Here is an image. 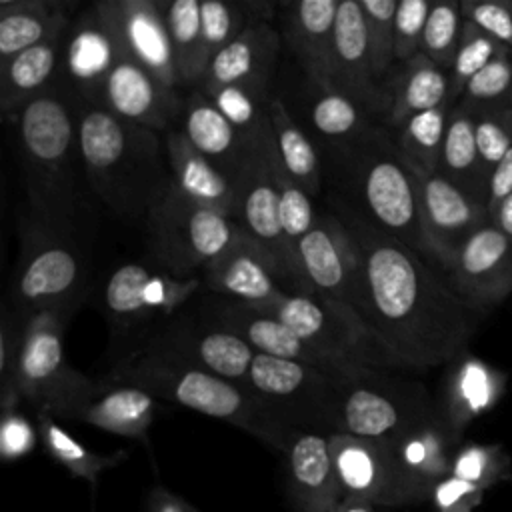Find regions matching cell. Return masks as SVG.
<instances>
[{"mask_svg": "<svg viewBox=\"0 0 512 512\" xmlns=\"http://www.w3.org/2000/svg\"><path fill=\"white\" fill-rule=\"evenodd\" d=\"M344 224L360 254L352 308L388 368L430 370L464 352L480 314L452 290L444 274L366 218L348 216Z\"/></svg>", "mask_w": 512, "mask_h": 512, "instance_id": "obj_1", "label": "cell"}, {"mask_svg": "<svg viewBox=\"0 0 512 512\" xmlns=\"http://www.w3.org/2000/svg\"><path fill=\"white\" fill-rule=\"evenodd\" d=\"M18 168L28 198V216L48 228L74 234L78 214L76 156L78 102L56 80L44 94L14 114Z\"/></svg>", "mask_w": 512, "mask_h": 512, "instance_id": "obj_2", "label": "cell"}, {"mask_svg": "<svg viewBox=\"0 0 512 512\" xmlns=\"http://www.w3.org/2000/svg\"><path fill=\"white\" fill-rule=\"evenodd\" d=\"M78 146L88 184L120 218H146L172 180L160 132L122 120L102 106H78Z\"/></svg>", "mask_w": 512, "mask_h": 512, "instance_id": "obj_3", "label": "cell"}, {"mask_svg": "<svg viewBox=\"0 0 512 512\" xmlns=\"http://www.w3.org/2000/svg\"><path fill=\"white\" fill-rule=\"evenodd\" d=\"M100 386H136L154 398L176 402L204 416L238 426L268 446L286 452L296 430L280 422L244 386L202 368L142 348L112 366Z\"/></svg>", "mask_w": 512, "mask_h": 512, "instance_id": "obj_4", "label": "cell"}, {"mask_svg": "<svg viewBox=\"0 0 512 512\" xmlns=\"http://www.w3.org/2000/svg\"><path fill=\"white\" fill-rule=\"evenodd\" d=\"M202 286L200 276H174L142 262L118 266L102 290L110 330V368L142 350Z\"/></svg>", "mask_w": 512, "mask_h": 512, "instance_id": "obj_5", "label": "cell"}, {"mask_svg": "<svg viewBox=\"0 0 512 512\" xmlns=\"http://www.w3.org/2000/svg\"><path fill=\"white\" fill-rule=\"evenodd\" d=\"M86 260L74 234L48 228L30 216L20 224L10 310L26 322L40 312L72 318L86 294Z\"/></svg>", "mask_w": 512, "mask_h": 512, "instance_id": "obj_6", "label": "cell"}, {"mask_svg": "<svg viewBox=\"0 0 512 512\" xmlns=\"http://www.w3.org/2000/svg\"><path fill=\"white\" fill-rule=\"evenodd\" d=\"M352 146L354 184L374 228L424 256L418 176L400 156L396 142L366 128Z\"/></svg>", "mask_w": 512, "mask_h": 512, "instance_id": "obj_7", "label": "cell"}, {"mask_svg": "<svg viewBox=\"0 0 512 512\" xmlns=\"http://www.w3.org/2000/svg\"><path fill=\"white\" fill-rule=\"evenodd\" d=\"M144 220L150 258L174 276L204 270L244 232L234 220L188 198L172 180L160 190Z\"/></svg>", "mask_w": 512, "mask_h": 512, "instance_id": "obj_8", "label": "cell"}, {"mask_svg": "<svg viewBox=\"0 0 512 512\" xmlns=\"http://www.w3.org/2000/svg\"><path fill=\"white\" fill-rule=\"evenodd\" d=\"M68 320L56 312H40L26 320L16 390L36 412L76 420L78 412L100 392V384L68 362L64 350Z\"/></svg>", "mask_w": 512, "mask_h": 512, "instance_id": "obj_9", "label": "cell"}, {"mask_svg": "<svg viewBox=\"0 0 512 512\" xmlns=\"http://www.w3.org/2000/svg\"><path fill=\"white\" fill-rule=\"evenodd\" d=\"M346 382L304 362L256 354L244 388L288 428L300 432H338Z\"/></svg>", "mask_w": 512, "mask_h": 512, "instance_id": "obj_10", "label": "cell"}, {"mask_svg": "<svg viewBox=\"0 0 512 512\" xmlns=\"http://www.w3.org/2000/svg\"><path fill=\"white\" fill-rule=\"evenodd\" d=\"M436 412V402L422 384L386 370H368L346 382L336 434L394 442Z\"/></svg>", "mask_w": 512, "mask_h": 512, "instance_id": "obj_11", "label": "cell"}, {"mask_svg": "<svg viewBox=\"0 0 512 512\" xmlns=\"http://www.w3.org/2000/svg\"><path fill=\"white\" fill-rule=\"evenodd\" d=\"M254 308L272 314L312 348L342 364L388 370L386 358L378 350L364 322L354 308L346 304L318 294L288 292L274 304Z\"/></svg>", "mask_w": 512, "mask_h": 512, "instance_id": "obj_12", "label": "cell"}, {"mask_svg": "<svg viewBox=\"0 0 512 512\" xmlns=\"http://www.w3.org/2000/svg\"><path fill=\"white\" fill-rule=\"evenodd\" d=\"M328 440L344 496L380 506H408L428 500V492L402 470L390 442L350 434H328Z\"/></svg>", "mask_w": 512, "mask_h": 512, "instance_id": "obj_13", "label": "cell"}, {"mask_svg": "<svg viewBox=\"0 0 512 512\" xmlns=\"http://www.w3.org/2000/svg\"><path fill=\"white\" fill-rule=\"evenodd\" d=\"M272 146V130L264 138L256 140L244 164L232 178L236 192V216L234 222L262 246H266L292 278L296 292L312 294L304 282L296 250L288 242L280 222L278 188L274 184L268 150Z\"/></svg>", "mask_w": 512, "mask_h": 512, "instance_id": "obj_14", "label": "cell"}, {"mask_svg": "<svg viewBox=\"0 0 512 512\" xmlns=\"http://www.w3.org/2000/svg\"><path fill=\"white\" fill-rule=\"evenodd\" d=\"M144 348L240 386H244L256 356L252 346L238 334L214 324L202 312L184 314L182 310Z\"/></svg>", "mask_w": 512, "mask_h": 512, "instance_id": "obj_15", "label": "cell"}, {"mask_svg": "<svg viewBox=\"0 0 512 512\" xmlns=\"http://www.w3.org/2000/svg\"><path fill=\"white\" fill-rule=\"evenodd\" d=\"M200 312L214 324L238 334L242 340H246L252 346L256 354L304 362L344 382H350L368 370H376V368H354L318 352L308 342H304L296 332H292L286 324H282L278 318L250 304H244L240 300H232L216 294L214 300L202 304Z\"/></svg>", "mask_w": 512, "mask_h": 512, "instance_id": "obj_16", "label": "cell"}, {"mask_svg": "<svg viewBox=\"0 0 512 512\" xmlns=\"http://www.w3.org/2000/svg\"><path fill=\"white\" fill-rule=\"evenodd\" d=\"M418 190L424 258L444 272L460 246L490 222L488 204L466 194L440 172L418 176Z\"/></svg>", "mask_w": 512, "mask_h": 512, "instance_id": "obj_17", "label": "cell"}, {"mask_svg": "<svg viewBox=\"0 0 512 512\" xmlns=\"http://www.w3.org/2000/svg\"><path fill=\"white\" fill-rule=\"evenodd\" d=\"M444 278L480 316L512 294V238L492 220L456 252Z\"/></svg>", "mask_w": 512, "mask_h": 512, "instance_id": "obj_18", "label": "cell"}, {"mask_svg": "<svg viewBox=\"0 0 512 512\" xmlns=\"http://www.w3.org/2000/svg\"><path fill=\"white\" fill-rule=\"evenodd\" d=\"M200 280L206 290L252 306H268L282 300L290 292L284 282L296 292L278 258L246 232L204 266Z\"/></svg>", "mask_w": 512, "mask_h": 512, "instance_id": "obj_19", "label": "cell"}, {"mask_svg": "<svg viewBox=\"0 0 512 512\" xmlns=\"http://www.w3.org/2000/svg\"><path fill=\"white\" fill-rule=\"evenodd\" d=\"M296 258L312 294L352 308L360 254L344 220L318 216L296 242Z\"/></svg>", "mask_w": 512, "mask_h": 512, "instance_id": "obj_20", "label": "cell"}, {"mask_svg": "<svg viewBox=\"0 0 512 512\" xmlns=\"http://www.w3.org/2000/svg\"><path fill=\"white\" fill-rule=\"evenodd\" d=\"M122 54L114 32L92 4L68 26L58 80L78 106H100L106 78Z\"/></svg>", "mask_w": 512, "mask_h": 512, "instance_id": "obj_21", "label": "cell"}, {"mask_svg": "<svg viewBox=\"0 0 512 512\" xmlns=\"http://www.w3.org/2000/svg\"><path fill=\"white\" fill-rule=\"evenodd\" d=\"M96 8L126 56L142 64L168 88H180L158 0H100Z\"/></svg>", "mask_w": 512, "mask_h": 512, "instance_id": "obj_22", "label": "cell"}, {"mask_svg": "<svg viewBox=\"0 0 512 512\" xmlns=\"http://www.w3.org/2000/svg\"><path fill=\"white\" fill-rule=\"evenodd\" d=\"M100 106L122 120L168 132L180 118L184 102L178 90L168 88L142 64L122 54L106 78Z\"/></svg>", "mask_w": 512, "mask_h": 512, "instance_id": "obj_23", "label": "cell"}, {"mask_svg": "<svg viewBox=\"0 0 512 512\" xmlns=\"http://www.w3.org/2000/svg\"><path fill=\"white\" fill-rule=\"evenodd\" d=\"M438 416L450 432L462 438V432L480 416L488 414L506 394V374L468 350L446 364Z\"/></svg>", "mask_w": 512, "mask_h": 512, "instance_id": "obj_24", "label": "cell"}, {"mask_svg": "<svg viewBox=\"0 0 512 512\" xmlns=\"http://www.w3.org/2000/svg\"><path fill=\"white\" fill-rule=\"evenodd\" d=\"M278 50L280 34L268 22L250 24L212 58L200 82V90L210 94L224 86H240L266 100V88L274 74Z\"/></svg>", "mask_w": 512, "mask_h": 512, "instance_id": "obj_25", "label": "cell"}, {"mask_svg": "<svg viewBox=\"0 0 512 512\" xmlns=\"http://www.w3.org/2000/svg\"><path fill=\"white\" fill-rule=\"evenodd\" d=\"M286 484L296 512H334L344 498L328 434L300 430L286 448Z\"/></svg>", "mask_w": 512, "mask_h": 512, "instance_id": "obj_26", "label": "cell"}, {"mask_svg": "<svg viewBox=\"0 0 512 512\" xmlns=\"http://www.w3.org/2000/svg\"><path fill=\"white\" fill-rule=\"evenodd\" d=\"M332 88L364 110L384 104L380 80L372 68L360 0H340L338 6L332 52Z\"/></svg>", "mask_w": 512, "mask_h": 512, "instance_id": "obj_27", "label": "cell"}, {"mask_svg": "<svg viewBox=\"0 0 512 512\" xmlns=\"http://www.w3.org/2000/svg\"><path fill=\"white\" fill-rule=\"evenodd\" d=\"M340 0H298L284 4V34L306 76L320 88H332L334 28Z\"/></svg>", "mask_w": 512, "mask_h": 512, "instance_id": "obj_28", "label": "cell"}, {"mask_svg": "<svg viewBox=\"0 0 512 512\" xmlns=\"http://www.w3.org/2000/svg\"><path fill=\"white\" fill-rule=\"evenodd\" d=\"M180 120L188 142L232 182L256 140H246L200 88L184 100Z\"/></svg>", "mask_w": 512, "mask_h": 512, "instance_id": "obj_29", "label": "cell"}, {"mask_svg": "<svg viewBox=\"0 0 512 512\" xmlns=\"http://www.w3.org/2000/svg\"><path fill=\"white\" fill-rule=\"evenodd\" d=\"M164 148L168 170L178 190L194 202L234 220L236 192L232 182L178 128L164 132Z\"/></svg>", "mask_w": 512, "mask_h": 512, "instance_id": "obj_30", "label": "cell"}, {"mask_svg": "<svg viewBox=\"0 0 512 512\" xmlns=\"http://www.w3.org/2000/svg\"><path fill=\"white\" fill-rule=\"evenodd\" d=\"M66 32L68 28L0 62V108L6 116L18 114L58 80Z\"/></svg>", "mask_w": 512, "mask_h": 512, "instance_id": "obj_31", "label": "cell"}, {"mask_svg": "<svg viewBox=\"0 0 512 512\" xmlns=\"http://www.w3.org/2000/svg\"><path fill=\"white\" fill-rule=\"evenodd\" d=\"M460 440L436 412L390 444L402 470L430 494V488L450 474Z\"/></svg>", "mask_w": 512, "mask_h": 512, "instance_id": "obj_32", "label": "cell"}, {"mask_svg": "<svg viewBox=\"0 0 512 512\" xmlns=\"http://www.w3.org/2000/svg\"><path fill=\"white\" fill-rule=\"evenodd\" d=\"M156 400L136 386H100V392L78 412L76 420L110 434L148 440L156 416Z\"/></svg>", "mask_w": 512, "mask_h": 512, "instance_id": "obj_33", "label": "cell"}, {"mask_svg": "<svg viewBox=\"0 0 512 512\" xmlns=\"http://www.w3.org/2000/svg\"><path fill=\"white\" fill-rule=\"evenodd\" d=\"M448 102L454 104L450 98V72L418 54L402 64L400 74H396L390 86L386 104L388 124L398 130L412 116Z\"/></svg>", "mask_w": 512, "mask_h": 512, "instance_id": "obj_34", "label": "cell"}, {"mask_svg": "<svg viewBox=\"0 0 512 512\" xmlns=\"http://www.w3.org/2000/svg\"><path fill=\"white\" fill-rule=\"evenodd\" d=\"M438 172L466 194L488 204L490 178L482 168L476 148L474 108L462 100L450 108Z\"/></svg>", "mask_w": 512, "mask_h": 512, "instance_id": "obj_35", "label": "cell"}, {"mask_svg": "<svg viewBox=\"0 0 512 512\" xmlns=\"http://www.w3.org/2000/svg\"><path fill=\"white\" fill-rule=\"evenodd\" d=\"M70 26L64 4L48 0L0 2V62L28 50Z\"/></svg>", "mask_w": 512, "mask_h": 512, "instance_id": "obj_36", "label": "cell"}, {"mask_svg": "<svg viewBox=\"0 0 512 512\" xmlns=\"http://www.w3.org/2000/svg\"><path fill=\"white\" fill-rule=\"evenodd\" d=\"M266 114L272 130L276 156L294 184H298L310 198L320 190V158L304 134V130L290 116L282 100H268Z\"/></svg>", "mask_w": 512, "mask_h": 512, "instance_id": "obj_37", "label": "cell"}, {"mask_svg": "<svg viewBox=\"0 0 512 512\" xmlns=\"http://www.w3.org/2000/svg\"><path fill=\"white\" fill-rule=\"evenodd\" d=\"M272 8L266 2H226L200 0V66L206 72L212 58L234 42L250 24L268 22L270 16L258 12ZM204 78V76H202Z\"/></svg>", "mask_w": 512, "mask_h": 512, "instance_id": "obj_38", "label": "cell"}, {"mask_svg": "<svg viewBox=\"0 0 512 512\" xmlns=\"http://www.w3.org/2000/svg\"><path fill=\"white\" fill-rule=\"evenodd\" d=\"M36 428L44 450L60 466H64L70 476L86 480L92 490H96L98 478L104 470L118 466L128 456L126 450H118L114 454H98L88 450L82 442L68 434L48 412H36Z\"/></svg>", "mask_w": 512, "mask_h": 512, "instance_id": "obj_39", "label": "cell"}, {"mask_svg": "<svg viewBox=\"0 0 512 512\" xmlns=\"http://www.w3.org/2000/svg\"><path fill=\"white\" fill-rule=\"evenodd\" d=\"M180 86H200V0H158Z\"/></svg>", "mask_w": 512, "mask_h": 512, "instance_id": "obj_40", "label": "cell"}, {"mask_svg": "<svg viewBox=\"0 0 512 512\" xmlns=\"http://www.w3.org/2000/svg\"><path fill=\"white\" fill-rule=\"evenodd\" d=\"M452 106L454 104L448 102L420 112L398 128L396 148L416 176H432L438 172Z\"/></svg>", "mask_w": 512, "mask_h": 512, "instance_id": "obj_41", "label": "cell"}, {"mask_svg": "<svg viewBox=\"0 0 512 512\" xmlns=\"http://www.w3.org/2000/svg\"><path fill=\"white\" fill-rule=\"evenodd\" d=\"M450 474L488 492L494 486L512 480V458L500 442H464L452 458Z\"/></svg>", "mask_w": 512, "mask_h": 512, "instance_id": "obj_42", "label": "cell"}, {"mask_svg": "<svg viewBox=\"0 0 512 512\" xmlns=\"http://www.w3.org/2000/svg\"><path fill=\"white\" fill-rule=\"evenodd\" d=\"M462 28H464L462 0L432 2L430 14L424 26V34H422L420 54H424L436 66L450 72L460 46Z\"/></svg>", "mask_w": 512, "mask_h": 512, "instance_id": "obj_43", "label": "cell"}, {"mask_svg": "<svg viewBox=\"0 0 512 512\" xmlns=\"http://www.w3.org/2000/svg\"><path fill=\"white\" fill-rule=\"evenodd\" d=\"M310 120L326 140L352 142L366 130L364 108L334 88L320 90L312 102Z\"/></svg>", "mask_w": 512, "mask_h": 512, "instance_id": "obj_44", "label": "cell"}, {"mask_svg": "<svg viewBox=\"0 0 512 512\" xmlns=\"http://www.w3.org/2000/svg\"><path fill=\"white\" fill-rule=\"evenodd\" d=\"M508 48L494 40L488 32L478 28L476 24L464 20L460 46L456 58L450 68V98L456 104L466 88V84L476 76L486 64H490L496 56L506 52Z\"/></svg>", "mask_w": 512, "mask_h": 512, "instance_id": "obj_45", "label": "cell"}, {"mask_svg": "<svg viewBox=\"0 0 512 512\" xmlns=\"http://www.w3.org/2000/svg\"><path fill=\"white\" fill-rule=\"evenodd\" d=\"M268 162H270V172L274 178V184L278 188V202H280V222L282 230L288 238V242L296 250V242L314 226L316 216L314 208L310 202V196L290 180L286 170L282 168L276 150H274V140L268 150Z\"/></svg>", "mask_w": 512, "mask_h": 512, "instance_id": "obj_46", "label": "cell"}, {"mask_svg": "<svg viewBox=\"0 0 512 512\" xmlns=\"http://www.w3.org/2000/svg\"><path fill=\"white\" fill-rule=\"evenodd\" d=\"M474 136L482 168L490 178L494 168L512 148L510 104L474 108Z\"/></svg>", "mask_w": 512, "mask_h": 512, "instance_id": "obj_47", "label": "cell"}, {"mask_svg": "<svg viewBox=\"0 0 512 512\" xmlns=\"http://www.w3.org/2000/svg\"><path fill=\"white\" fill-rule=\"evenodd\" d=\"M206 96L246 140H260L270 132L266 114L268 100H262L240 86H224Z\"/></svg>", "mask_w": 512, "mask_h": 512, "instance_id": "obj_48", "label": "cell"}, {"mask_svg": "<svg viewBox=\"0 0 512 512\" xmlns=\"http://www.w3.org/2000/svg\"><path fill=\"white\" fill-rule=\"evenodd\" d=\"M366 34H368V48L372 58V68L378 80L390 70L396 62L394 56V16L398 8V0H360Z\"/></svg>", "mask_w": 512, "mask_h": 512, "instance_id": "obj_49", "label": "cell"}, {"mask_svg": "<svg viewBox=\"0 0 512 512\" xmlns=\"http://www.w3.org/2000/svg\"><path fill=\"white\" fill-rule=\"evenodd\" d=\"M512 96V52L506 50L486 64L472 80L466 84L460 100L478 106H498L510 104Z\"/></svg>", "mask_w": 512, "mask_h": 512, "instance_id": "obj_50", "label": "cell"}, {"mask_svg": "<svg viewBox=\"0 0 512 512\" xmlns=\"http://www.w3.org/2000/svg\"><path fill=\"white\" fill-rule=\"evenodd\" d=\"M24 326L10 308L4 310L0 320V406L2 410L18 408L22 400L16 390V372L24 342Z\"/></svg>", "mask_w": 512, "mask_h": 512, "instance_id": "obj_51", "label": "cell"}, {"mask_svg": "<svg viewBox=\"0 0 512 512\" xmlns=\"http://www.w3.org/2000/svg\"><path fill=\"white\" fill-rule=\"evenodd\" d=\"M430 0H398L394 16V56L406 64L420 54L424 26L430 14Z\"/></svg>", "mask_w": 512, "mask_h": 512, "instance_id": "obj_52", "label": "cell"}, {"mask_svg": "<svg viewBox=\"0 0 512 512\" xmlns=\"http://www.w3.org/2000/svg\"><path fill=\"white\" fill-rule=\"evenodd\" d=\"M462 16L512 52V0H462Z\"/></svg>", "mask_w": 512, "mask_h": 512, "instance_id": "obj_53", "label": "cell"}, {"mask_svg": "<svg viewBox=\"0 0 512 512\" xmlns=\"http://www.w3.org/2000/svg\"><path fill=\"white\" fill-rule=\"evenodd\" d=\"M486 496V490L466 482L454 474L438 480L428 494V502L436 512H474Z\"/></svg>", "mask_w": 512, "mask_h": 512, "instance_id": "obj_54", "label": "cell"}, {"mask_svg": "<svg viewBox=\"0 0 512 512\" xmlns=\"http://www.w3.org/2000/svg\"><path fill=\"white\" fill-rule=\"evenodd\" d=\"M38 428H34L24 414L14 410H2L0 422V454L6 460L26 456L36 444Z\"/></svg>", "mask_w": 512, "mask_h": 512, "instance_id": "obj_55", "label": "cell"}, {"mask_svg": "<svg viewBox=\"0 0 512 512\" xmlns=\"http://www.w3.org/2000/svg\"><path fill=\"white\" fill-rule=\"evenodd\" d=\"M512 192V148L494 168L488 184V212L492 214L498 204Z\"/></svg>", "mask_w": 512, "mask_h": 512, "instance_id": "obj_56", "label": "cell"}, {"mask_svg": "<svg viewBox=\"0 0 512 512\" xmlns=\"http://www.w3.org/2000/svg\"><path fill=\"white\" fill-rule=\"evenodd\" d=\"M148 512H200L184 498L168 492L162 486H156L148 496Z\"/></svg>", "mask_w": 512, "mask_h": 512, "instance_id": "obj_57", "label": "cell"}, {"mask_svg": "<svg viewBox=\"0 0 512 512\" xmlns=\"http://www.w3.org/2000/svg\"><path fill=\"white\" fill-rule=\"evenodd\" d=\"M492 224H496L508 238H512V192L498 204V208L490 214Z\"/></svg>", "mask_w": 512, "mask_h": 512, "instance_id": "obj_58", "label": "cell"}, {"mask_svg": "<svg viewBox=\"0 0 512 512\" xmlns=\"http://www.w3.org/2000/svg\"><path fill=\"white\" fill-rule=\"evenodd\" d=\"M334 512H374V504L354 498V496H344L340 504L334 508Z\"/></svg>", "mask_w": 512, "mask_h": 512, "instance_id": "obj_59", "label": "cell"}, {"mask_svg": "<svg viewBox=\"0 0 512 512\" xmlns=\"http://www.w3.org/2000/svg\"><path fill=\"white\" fill-rule=\"evenodd\" d=\"M510 112H512V96H510Z\"/></svg>", "mask_w": 512, "mask_h": 512, "instance_id": "obj_60", "label": "cell"}]
</instances>
